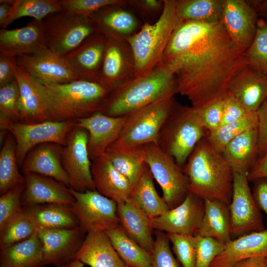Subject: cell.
Wrapping results in <instances>:
<instances>
[{
  "instance_id": "obj_1",
  "label": "cell",
  "mask_w": 267,
  "mask_h": 267,
  "mask_svg": "<svg viewBox=\"0 0 267 267\" xmlns=\"http://www.w3.org/2000/svg\"><path fill=\"white\" fill-rule=\"evenodd\" d=\"M244 51L227 34L222 21L181 22L173 33L163 62L175 76L176 93L202 108L229 93L236 75L248 66Z\"/></svg>"
},
{
  "instance_id": "obj_2",
  "label": "cell",
  "mask_w": 267,
  "mask_h": 267,
  "mask_svg": "<svg viewBox=\"0 0 267 267\" xmlns=\"http://www.w3.org/2000/svg\"><path fill=\"white\" fill-rule=\"evenodd\" d=\"M33 79L44 99L47 120L76 121L101 112L110 93L95 81L49 84Z\"/></svg>"
},
{
  "instance_id": "obj_3",
  "label": "cell",
  "mask_w": 267,
  "mask_h": 267,
  "mask_svg": "<svg viewBox=\"0 0 267 267\" xmlns=\"http://www.w3.org/2000/svg\"><path fill=\"white\" fill-rule=\"evenodd\" d=\"M182 169L189 193L203 201L218 200L229 205L233 171L206 137L196 145Z\"/></svg>"
},
{
  "instance_id": "obj_4",
  "label": "cell",
  "mask_w": 267,
  "mask_h": 267,
  "mask_svg": "<svg viewBox=\"0 0 267 267\" xmlns=\"http://www.w3.org/2000/svg\"><path fill=\"white\" fill-rule=\"evenodd\" d=\"M174 72L163 61L148 73L131 80L111 91L101 111L111 117L128 116L176 94Z\"/></svg>"
},
{
  "instance_id": "obj_5",
  "label": "cell",
  "mask_w": 267,
  "mask_h": 267,
  "mask_svg": "<svg viewBox=\"0 0 267 267\" xmlns=\"http://www.w3.org/2000/svg\"><path fill=\"white\" fill-rule=\"evenodd\" d=\"M180 23L175 0H164L163 11L158 20L153 23H143L136 33L126 40L134 55V77L148 73L163 61L170 38Z\"/></svg>"
},
{
  "instance_id": "obj_6",
  "label": "cell",
  "mask_w": 267,
  "mask_h": 267,
  "mask_svg": "<svg viewBox=\"0 0 267 267\" xmlns=\"http://www.w3.org/2000/svg\"><path fill=\"white\" fill-rule=\"evenodd\" d=\"M207 134L199 122L197 108L176 103L161 130L157 145L183 168Z\"/></svg>"
},
{
  "instance_id": "obj_7",
  "label": "cell",
  "mask_w": 267,
  "mask_h": 267,
  "mask_svg": "<svg viewBox=\"0 0 267 267\" xmlns=\"http://www.w3.org/2000/svg\"><path fill=\"white\" fill-rule=\"evenodd\" d=\"M176 103L174 96L169 97L128 116L118 139L112 144L126 148L157 145L161 130Z\"/></svg>"
},
{
  "instance_id": "obj_8",
  "label": "cell",
  "mask_w": 267,
  "mask_h": 267,
  "mask_svg": "<svg viewBox=\"0 0 267 267\" xmlns=\"http://www.w3.org/2000/svg\"><path fill=\"white\" fill-rule=\"evenodd\" d=\"M43 24L48 49L61 57L97 33L90 17L64 9L48 15L43 20Z\"/></svg>"
},
{
  "instance_id": "obj_9",
  "label": "cell",
  "mask_w": 267,
  "mask_h": 267,
  "mask_svg": "<svg viewBox=\"0 0 267 267\" xmlns=\"http://www.w3.org/2000/svg\"><path fill=\"white\" fill-rule=\"evenodd\" d=\"M0 129L9 131L16 143V157L21 167L28 153L35 146L44 143H54L64 146L76 121L46 120L27 124L13 122L0 115Z\"/></svg>"
},
{
  "instance_id": "obj_10",
  "label": "cell",
  "mask_w": 267,
  "mask_h": 267,
  "mask_svg": "<svg viewBox=\"0 0 267 267\" xmlns=\"http://www.w3.org/2000/svg\"><path fill=\"white\" fill-rule=\"evenodd\" d=\"M145 162L163 192L170 210L180 205L189 194L188 180L182 168L158 145H144Z\"/></svg>"
},
{
  "instance_id": "obj_11",
  "label": "cell",
  "mask_w": 267,
  "mask_h": 267,
  "mask_svg": "<svg viewBox=\"0 0 267 267\" xmlns=\"http://www.w3.org/2000/svg\"><path fill=\"white\" fill-rule=\"evenodd\" d=\"M249 182L247 174L233 172L232 194L229 205L232 239L266 229L261 210Z\"/></svg>"
},
{
  "instance_id": "obj_12",
  "label": "cell",
  "mask_w": 267,
  "mask_h": 267,
  "mask_svg": "<svg viewBox=\"0 0 267 267\" xmlns=\"http://www.w3.org/2000/svg\"><path fill=\"white\" fill-rule=\"evenodd\" d=\"M70 191L75 199L73 211L85 233L96 230L106 231L120 225L115 201L96 190L80 192L70 188Z\"/></svg>"
},
{
  "instance_id": "obj_13",
  "label": "cell",
  "mask_w": 267,
  "mask_h": 267,
  "mask_svg": "<svg viewBox=\"0 0 267 267\" xmlns=\"http://www.w3.org/2000/svg\"><path fill=\"white\" fill-rule=\"evenodd\" d=\"M88 138L86 130L75 126L68 134L61 153L62 165L69 178L70 188L80 192L96 190L88 150Z\"/></svg>"
},
{
  "instance_id": "obj_14",
  "label": "cell",
  "mask_w": 267,
  "mask_h": 267,
  "mask_svg": "<svg viewBox=\"0 0 267 267\" xmlns=\"http://www.w3.org/2000/svg\"><path fill=\"white\" fill-rule=\"evenodd\" d=\"M134 70V55L128 41L124 39L107 38L96 82L110 92L133 78Z\"/></svg>"
},
{
  "instance_id": "obj_15",
  "label": "cell",
  "mask_w": 267,
  "mask_h": 267,
  "mask_svg": "<svg viewBox=\"0 0 267 267\" xmlns=\"http://www.w3.org/2000/svg\"><path fill=\"white\" fill-rule=\"evenodd\" d=\"M42 247L44 265L62 267L74 261L86 238L79 226L37 231Z\"/></svg>"
},
{
  "instance_id": "obj_16",
  "label": "cell",
  "mask_w": 267,
  "mask_h": 267,
  "mask_svg": "<svg viewBox=\"0 0 267 267\" xmlns=\"http://www.w3.org/2000/svg\"><path fill=\"white\" fill-rule=\"evenodd\" d=\"M204 213V201L189 193L180 205L151 219V225L154 229L166 233L194 236L200 226Z\"/></svg>"
},
{
  "instance_id": "obj_17",
  "label": "cell",
  "mask_w": 267,
  "mask_h": 267,
  "mask_svg": "<svg viewBox=\"0 0 267 267\" xmlns=\"http://www.w3.org/2000/svg\"><path fill=\"white\" fill-rule=\"evenodd\" d=\"M16 64L33 78L43 83L65 84L80 79L63 57L48 49L15 57Z\"/></svg>"
},
{
  "instance_id": "obj_18",
  "label": "cell",
  "mask_w": 267,
  "mask_h": 267,
  "mask_svg": "<svg viewBox=\"0 0 267 267\" xmlns=\"http://www.w3.org/2000/svg\"><path fill=\"white\" fill-rule=\"evenodd\" d=\"M256 10L244 0H223L222 22L234 44L245 52L255 36Z\"/></svg>"
},
{
  "instance_id": "obj_19",
  "label": "cell",
  "mask_w": 267,
  "mask_h": 267,
  "mask_svg": "<svg viewBox=\"0 0 267 267\" xmlns=\"http://www.w3.org/2000/svg\"><path fill=\"white\" fill-rule=\"evenodd\" d=\"M127 118L128 116L111 117L97 112L76 121L75 126L88 132L87 146L90 160L104 154L107 148L118 139Z\"/></svg>"
},
{
  "instance_id": "obj_20",
  "label": "cell",
  "mask_w": 267,
  "mask_h": 267,
  "mask_svg": "<svg viewBox=\"0 0 267 267\" xmlns=\"http://www.w3.org/2000/svg\"><path fill=\"white\" fill-rule=\"evenodd\" d=\"M89 17L97 32L107 38L127 40L136 33L143 24L124 0L105 6Z\"/></svg>"
},
{
  "instance_id": "obj_21",
  "label": "cell",
  "mask_w": 267,
  "mask_h": 267,
  "mask_svg": "<svg viewBox=\"0 0 267 267\" xmlns=\"http://www.w3.org/2000/svg\"><path fill=\"white\" fill-rule=\"evenodd\" d=\"M48 49L43 21L33 19L21 28L0 30V55L15 57Z\"/></svg>"
},
{
  "instance_id": "obj_22",
  "label": "cell",
  "mask_w": 267,
  "mask_h": 267,
  "mask_svg": "<svg viewBox=\"0 0 267 267\" xmlns=\"http://www.w3.org/2000/svg\"><path fill=\"white\" fill-rule=\"evenodd\" d=\"M24 177L22 207L46 203L72 206L75 201L70 188L52 178L34 173H25Z\"/></svg>"
},
{
  "instance_id": "obj_23",
  "label": "cell",
  "mask_w": 267,
  "mask_h": 267,
  "mask_svg": "<svg viewBox=\"0 0 267 267\" xmlns=\"http://www.w3.org/2000/svg\"><path fill=\"white\" fill-rule=\"evenodd\" d=\"M107 38L96 33L63 57L80 78L96 81L105 50Z\"/></svg>"
},
{
  "instance_id": "obj_24",
  "label": "cell",
  "mask_w": 267,
  "mask_h": 267,
  "mask_svg": "<svg viewBox=\"0 0 267 267\" xmlns=\"http://www.w3.org/2000/svg\"><path fill=\"white\" fill-rule=\"evenodd\" d=\"M91 171L95 190L117 204L130 200L133 187L113 166L106 153L92 161Z\"/></svg>"
},
{
  "instance_id": "obj_25",
  "label": "cell",
  "mask_w": 267,
  "mask_h": 267,
  "mask_svg": "<svg viewBox=\"0 0 267 267\" xmlns=\"http://www.w3.org/2000/svg\"><path fill=\"white\" fill-rule=\"evenodd\" d=\"M63 146L44 143L33 148L27 154L21 166L23 174L34 173L54 178L70 188L68 176L62 162Z\"/></svg>"
},
{
  "instance_id": "obj_26",
  "label": "cell",
  "mask_w": 267,
  "mask_h": 267,
  "mask_svg": "<svg viewBox=\"0 0 267 267\" xmlns=\"http://www.w3.org/2000/svg\"><path fill=\"white\" fill-rule=\"evenodd\" d=\"M258 257H267V229L231 240L210 267H234L240 261Z\"/></svg>"
},
{
  "instance_id": "obj_27",
  "label": "cell",
  "mask_w": 267,
  "mask_h": 267,
  "mask_svg": "<svg viewBox=\"0 0 267 267\" xmlns=\"http://www.w3.org/2000/svg\"><path fill=\"white\" fill-rule=\"evenodd\" d=\"M248 111H257L267 98V76L247 66L233 80L229 93Z\"/></svg>"
},
{
  "instance_id": "obj_28",
  "label": "cell",
  "mask_w": 267,
  "mask_h": 267,
  "mask_svg": "<svg viewBox=\"0 0 267 267\" xmlns=\"http://www.w3.org/2000/svg\"><path fill=\"white\" fill-rule=\"evenodd\" d=\"M74 260L90 267H124L125 264L114 249L105 231L88 232Z\"/></svg>"
},
{
  "instance_id": "obj_29",
  "label": "cell",
  "mask_w": 267,
  "mask_h": 267,
  "mask_svg": "<svg viewBox=\"0 0 267 267\" xmlns=\"http://www.w3.org/2000/svg\"><path fill=\"white\" fill-rule=\"evenodd\" d=\"M15 78L19 89V122L32 124L47 120L45 105L33 78L13 62Z\"/></svg>"
},
{
  "instance_id": "obj_30",
  "label": "cell",
  "mask_w": 267,
  "mask_h": 267,
  "mask_svg": "<svg viewBox=\"0 0 267 267\" xmlns=\"http://www.w3.org/2000/svg\"><path fill=\"white\" fill-rule=\"evenodd\" d=\"M22 210L37 231L79 226L78 218L69 205L41 204L22 207Z\"/></svg>"
},
{
  "instance_id": "obj_31",
  "label": "cell",
  "mask_w": 267,
  "mask_h": 267,
  "mask_svg": "<svg viewBox=\"0 0 267 267\" xmlns=\"http://www.w3.org/2000/svg\"><path fill=\"white\" fill-rule=\"evenodd\" d=\"M117 214L125 233L151 253L154 243L151 219L130 200L117 204Z\"/></svg>"
},
{
  "instance_id": "obj_32",
  "label": "cell",
  "mask_w": 267,
  "mask_h": 267,
  "mask_svg": "<svg viewBox=\"0 0 267 267\" xmlns=\"http://www.w3.org/2000/svg\"><path fill=\"white\" fill-rule=\"evenodd\" d=\"M222 154L233 172L247 174L258 156L257 128L248 130L233 138Z\"/></svg>"
},
{
  "instance_id": "obj_33",
  "label": "cell",
  "mask_w": 267,
  "mask_h": 267,
  "mask_svg": "<svg viewBox=\"0 0 267 267\" xmlns=\"http://www.w3.org/2000/svg\"><path fill=\"white\" fill-rule=\"evenodd\" d=\"M204 213L197 234L224 244L232 240L229 205L218 200L204 201Z\"/></svg>"
},
{
  "instance_id": "obj_34",
  "label": "cell",
  "mask_w": 267,
  "mask_h": 267,
  "mask_svg": "<svg viewBox=\"0 0 267 267\" xmlns=\"http://www.w3.org/2000/svg\"><path fill=\"white\" fill-rule=\"evenodd\" d=\"M0 267H44L37 231L28 239L0 249Z\"/></svg>"
},
{
  "instance_id": "obj_35",
  "label": "cell",
  "mask_w": 267,
  "mask_h": 267,
  "mask_svg": "<svg viewBox=\"0 0 267 267\" xmlns=\"http://www.w3.org/2000/svg\"><path fill=\"white\" fill-rule=\"evenodd\" d=\"M105 153L114 168L130 182L134 188L147 166L144 146L126 148L111 144Z\"/></svg>"
},
{
  "instance_id": "obj_36",
  "label": "cell",
  "mask_w": 267,
  "mask_h": 267,
  "mask_svg": "<svg viewBox=\"0 0 267 267\" xmlns=\"http://www.w3.org/2000/svg\"><path fill=\"white\" fill-rule=\"evenodd\" d=\"M153 178L147 165L139 181L133 188L130 198L151 219L162 215L170 210L163 197L157 192Z\"/></svg>"
},
{
  "instance_id": "obj_37",
  "label": "cell",
  "mask_w": 267,
  "mask_h": 267,
  "mask_svg": "<svg viewBox=\"0 0 267 267\" xmlns=\"http://www.w3.org/2000/svg\"><path fill=\"white\" fill-rule=\"evenodd\" d=\"M176 11L181 22L221 21L223 0H175Z\"/></svg>"
},
{
  "instance_id": "obj_38",
  "label": "cell",
  "mask_w": 267,
  "mask_h": 267,
  "mask_svg": "<svg viewBox=\"0 0 267 267\" xmlns=\"http://www.w3.org/2000/svg\"><path fill=\"white\" fill-rule=\"evenodd\" d=\"M105 232L126 266L152 267L151 253L130 238L120 225Z\"/></svg>"
},
{
  "instance_id": "obj_39",
  "label": "cell",
  "mask_w": 267,
  "mask_h": 267,
  "mask_svg": "<svg viewBox=\"0 0 267 267\" xmlns=\"http://www.w3.org/2000/svg\"><path fill=\"white\" fill-rule=\"evenodd\" d=\"M11 8L5 20L0 25L2 29L15 20L31 17L42 21L52 13L63 10L59 0H12Z\"/></svg>"
},
{
  "instance_id": "obj_40",
  "label": "cell",
  "mask_w": 267,
  "mask_h": 267,
  "mask_svg": "<svg viewBox=\"0 0 267 267\" xmlns=\"http://www.w3.org/2000/svg\"><path fill=\"white\" fill-rule=\"evenodd\" d=\"M18 166L16 141L9 132L0 151V195L15 185L24 183V177L19 172Z\"/></svg>"
},
{
  "instance_id": "obj_41",
  "label": "cell",
  "mask_w": 267,
  "mask_h": 267,
  "mask_svg": "<svg viewBox=\"0 0 267 267\" xmlns=\"http://www.w3.org/2000/svg\"><path fill=\"white\" fill-rule=\"evenodd\" d=\"M258 112L249 111L238 120L221 126L209 133L206 137L212 145L222 153L226 145L233 138L243 133L258 126Z\"/></svg>"
},
{
  "instance_id": "obj_42",
  "label": "cell",
  "mask_w": 267,
  "mask_h": 267,
  "mask_svg": "<svg viewBox=\"0 0 267 267\" xmlns=\"http://www.w3.org/2000/svg\"><path fill=\"white\" fill-rule=\"evenodd\" d=\"M248 66L267 76V21L260 18L254 40L246 50Z\"/></svg>"
},
{
  "instance_id": "obj_43",
  "label": "cell",
  "mask_w": 267,
  "mask_h": 267,
  "mask_svg": "<svg viewBox=\"0 0 267 267\" xmlns=\"http://www.w3.org/2000/svg\"><path fill=\"white\" fill-rule=\"evenodd\" d=\"M36 231L22 210L0 229V249L26 240Z\"/></svg>"
},
{
  "instance_id": "obj_44",
  "label": "cell",
  "mask_w": 267,
  "mask_h": 267,
  "mask_svg": "<svg viewBox=\"0 0 267 267\" xmlns=\"http://www.w3.org/2000/svg\"><path fill=\"white\" fill-rule=\"evenodd\" d=\"M173 245V250L182 267H196V239L195 236L167 233Z\"/></svg>"
},
{
  "instance_id": "obj_45",
  "label": "cell",
  "mask_w": 267,
  "mask_h": 267,
  "mask_svg": "<svg viewBox=\"0 0 267 267\" xmlns=\"http://www.w3.org/2000/svg\"><path fill=\"white\" fill-rule=\"evenodd\" d=\"M151 255L152 267H182L173 254L170 241L165 232L156 230Z\"/></svg>"
},
{
  "instance_id": "obj_46",
  "label": "cell",
  "mask_w": 267,
  "mask_h": 267,
  "mask_svg": "<svg viewBox=\"0 0 267 267\" xmlns=\"http://www.w3.org/2000/svg\"><path fill=\"white\" fill-rule=\"evenodd\" d=\"M24 183L18 184L0 197V229L22 210L21 196Z\"/></svg>"
},
{
  "instance_id": "obj_47",
  "label": "cell",
  "mask_w": 267,
  "mask_h": 267,
  "mask_svg": "<svg viewBox=\"0 0 267 267\" xmlns=\"http://www.w3.org/2000/svg\"><path fill=\"white\" fill-rule=\"evenodd\" d=\"M19 95L16 79L0 88V115L13 122L19 121Z\"/></svg>"
},
{
  "instance_id": "obj_48",
  "label": "cell",
  "mask_w": 267,
  "mask_h": 267,
  "mask_svg": "<svg viewBox=\"0 0 267 267\" xmlns=\"http://www.w3.org/2000/svg\"><path fill=\"white\" fill-rule=\"evenodd\" d=\"M196 239V267H210L214 259L225 247V244L213 238L195 235Z\"/></svg>"
},
{
  "instance_id": "obj_49",
  "label": "cell",
  "mask_w": 267,
  "mask_h": 267,
  "mask_svg": "<svg viewBox=\"0 0 267 267\" xmlns=\"http://www.w3.org/2000/svg\"><path fill=\"white\" fill-rule=\"evenodd\" d=\"M64 10L78 15L90 16L109 5L121 3L123 0H59Z\"/></svg>"
},
{
  "instance_id": "obj_50",
  "label": "cell",
  "mask_w": 267,
  "mask_h": 267,
  "mask_svg": "<svg viewBox=\"0 0 267 267\" xmlns=\"http://www.w3.org/2000/svg\"><path fill=\"white\" fill-rule=\"evenodd\" d=\"M197 109L199 122L207 134L216 130L221 126L223 117V99L218 100L205 107Z\"/></svg>"
},
{
  "instance_id": "obj_51",
  "label": "cell",
  "mask_w": 267,
  "mask_h": 267,
  "mask_svg": "<svg viewBox=\"0 0 267 267\" xmlns=\"http://www.w3.org/2000/svg\"><path fill=\"white\" fill-rule=\"evenodd\" d=\"M127 5L144 23L158 19L164 7V0H128Z\"/></svg>"
},
{
  "instance_id": "obj_52",
  "label": "cell",
  "mask_w": 267,
  "mask_h": 267,
  "mask_svg": "<svg viewBox=\"0 0 267 267\" xmlns=\"http://www.w3.org/2000/svg\"><path fill=\"white\" fill-rule=\"evenodd\" d=\"M223 100V117L221 126L238 120L249 112L229 94Z\"/></svg>"
},
{
  "instance_id": "obj_53",
  "label": "cell",
  "mask_w": 267,
  "mask_h": 267,
  "mask_svg": "<svg viewBox=\"0 0 267 267\" xmlns=\"http://www.w3.org/2000/svg\"><path fill=\"white\" fill-rule=\"evenodd\" d=\"M257 112L258 156L261 157L267 152V98Z\"/></svg>"
},
{
  "instance_id": "obj_54",
  "label": "cell",
  "mask_w": 267,
  "mask_h": 267,
  "mask_svg": "<svg viewBox=\"0 0 267 267\" xmlns=\"http://www.w3.org/2000/svg\"><path fill=\"white\" fill-rule=\"evenodd\" d=\"M252 194L261 210L267 216V178H260L253 181Z\"/></svg>"
},
{
  "instance_id": "obj_55",
  "label": "cell",
  "mask_w": 267,
  "mask_h": 267,
  "mask_svg": "<svg viewBox=\"0 0 267 267\" xmlns=\"http://www.w3.org/2000/svg\"><path fill=\"white\" fill-rule=\"evenodd\" d=\"M15 58L0 55V87L15 79L13 65Z\"/></svg>"
},
{
  "instance_id": "obj_56",
  "label": "cell",
  "mask_w": 267,
  "mask_h": 267,
  "mask_svg": "<svg viewBox=\"0 0 267 267\" xmlns=\"http://www.w3.org/2000/svg\"><path fill=\"white\" fill-rule=\"evenodd\" d=\"M249 181L260 178H267V152L257 159L247 174Z\"/></svg>"
},
{
  "instance_id": "obj_57",
  "label": "cell",
  "mask_w": 267,
  "mask_h": 267,
  "mask_svg": "<svg viewBox=\"0 0 267 267\" xmlns=\"http://www.w3.org/2000/svg\"><path fill=\"white\" fill-rule=\"evenodd\" d=\"M234 267H267V258L265 257L250 258L238 262Z\"/></svg>"
},
{
  "instance_id": "obj_58",
  "label": "cell",
  "mask_w": 267,
  "mask_h": 267,
  "mask_svg": "<svg viewBox=\"0 0 267 267\" xmlns=\"http://www.w3.org/2000/svg\"><path fill=\"white\" fill-rule=\"evenodd\" d=\"M249 4L267 21V0H247Z\"/></svg>"
},
{
  "instance_id": "obj_59",
  "label": "cell",
  "mask_w": 267,
  "mask_h": 267,
  "mask_svg": "<svg viewBox=\"0 0 267 267\" xmlns=\"http://www.w3.org/2000/svg\"><path fill=\"white\" fill-rule=\"evenodd\" d=\"M12 5L10 0H0V25L5 20L8 15Z\"/></svg>"
},
{
  "instance_id": "obj_60",
  "label": "cell",
  "mask_w": 267,
  "mask_h": 267,
  "mask_svg": "<svg viewBox=\"0 0 267 267\" xmlns=\"http://www.w3.org/2000/svg\"><path fill=\"white\" fill-rule=\"evenodd\" d=\"M84 264L82 262L74 260L62 267H84Z\"/></svg>"
},
{
  "instance_id": "obj_61",
  "label": "cell",
  "mask_w": 267,
  "mask_h": 267,
  "mask_svg": "<svg viewBox=\"0 0 267 267\" xmlns=\"http://www.w3.org/2000/svg\"><path fill=\"white\" fill-rule=\"evenodd\" d=\"M124 267H129L125 265Z\"/></svg>"
},
{
  "instance_id": "obj_62",
  "label": "cell",
  "mask_w": 267,
  "mask_h": 267,
  "mask_svg": "<svg viewBox=\"0 0 267 267\" xmlns=\"http://www.w3.org/2000/svg\"></svg>"
}]
</instances>
